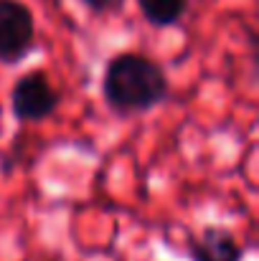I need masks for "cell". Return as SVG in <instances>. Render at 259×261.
<instances>
[{
  "label": "cell",
  "instance_id": "cell-1",
  "mask_svg": "<svg viewBox=\"0 0 259 261\" xmlns=\"http://www.w3.org/2000/svg\"><path fill=\"white\" fill-rule=\"evenodd\" d=\"M171 82L166 76V69L135 51H125L109 59L102 79V94L112 114L130 117L155 109L168 99Z\"/></svg>",
  "mask_w": 259,
  "mask_h": 261
},
{
  "label": "cell",
  "instance_id": "cell-2",
  "mask_svg": "<svg viewBox=\"0 0 259 261\" xmlns=\"http://www.w3.org/2000/svg\"><path fill=\"white\" fill-rule=\"evenodd\" d=\"M59 104H61V94L51 84V79L43 69L26 71L10 89V109L18 122L49 119Z\"/></svg>",
  "mask_w": 259,
  "mask_h": 261
},
{
  "label": "cell",
  "instance_id": "cell-3",
  "mask_svg": "<svg viewBox=\"0 0 259 261\" xmlns=\"http://www.w3.org/2000/svg\"><path fill=\"white\" fill-rule=\"evenodd\" d=\"M36 46V18L20 0H0V61L20 64Z\"/></svg>",
  "mask_w": 259,
  "mask_h": 261
},
{
  "label": "cell",
  "instance_id": "cell-4",
  "mask_svg": "<svg viewBox=\"0 0 259 261\" xmlns=\"http://www.w3.org/2000/svg\"><path fill=\"white\" fill-rule=\"evenodd\" d=\"M188 259L191 261H242L244 246L229 228L206 226L196 236L188 239Z\"/></svg>",
  "mask_w": 259,
  "mask_h": 261
},
{
  "label": "cell",
  "instance_id": "cell-5",
  "mask_svg": "<svg viewBox=\"0 0 259 261\" xmlns=\"http://www.w3.org/2000/svg\"><path fill=\"white\" fill-rule=\"evenodd\" d=\"M143 18L155 28L178 25L188 10V0H137Z\"/></svg>",
  "mask_w": 259,
  "mask_h": 261
},
{
  "label": "cell",
  "instance_id": "cell-6",
  "mask_svg": "<svg viewBox=\"0 0 259 261\" xmlns=\"http://www.w3.org/2000/svg\"><path fill=\"white\" fill-rule=\"evenodd\" d=\"M86 10L97 13V15H107V13H117L125 8V0H79Z\"/></svg>",
  "mask_w": 259,
  "mask_h": 261
},
{
  "label": "cell",
  "instance_id": "cell-7",
  "mask_svg": "<svg viewBox=\"0 0 259 261\" xmlns=\"http://www.w3.org/2000/svg\"><path fill=\"white\" fill-rule=\"evenodd\" d=\"M43 261H64V259H61V256L56 254V256H49V259H43Z\"/></svg>",
  "mask_w": 259,
  "mask_h": 261
}]
</instances>
